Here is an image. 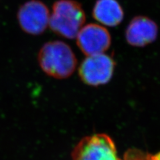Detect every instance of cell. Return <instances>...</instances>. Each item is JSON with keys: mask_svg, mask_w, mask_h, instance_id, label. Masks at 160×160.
<instances>
[{"mask_svg": "<svg viewBox=\"0 0 160 160\" xmlns=\"http://www.w3.org/2000/svg\"><path fill=\"white\" fill-rule=\"evenodd\" d=\"M38 60L45 73L58 79L71 76L78 64L72 48L67 43L58 40L45 43L39 49Z\"/></svg>", "mask_w": 160, "mask_h": 160, "instance_id": "cell-1", "label": "cell"}, {"mask_svg": "<svg viewBox=\"0 0 160 160\" xmlns=\"http://www.w3.org/2000/svg\"><path fill=\"white\" fill-rule=\"evenodd\" d=\"M86 19V13L78 2L58 0L52 6L49 26L58 36L72 39L76 38Z\"/></svg>", "mask_w": 160, "mask_h": 160, "instance_id": "cell-2", "label": "cell"}, {"mask_svg": "<svg viewBox=\"0 0 160 160\" xmlns=\"http://www.w3.org/2000/svg\"><path fill=\"white\" fill-rule=\"evenodd\" d=\"M72 160H120L113 139L104 133L85 137L74 148Z\"/></svg>", "mask_w": 160, "mask_h": 160, "instance_id": "cell-3", "label": "cell"}, {"mask_svg": "<svg viewBox=\"0 0 160 160\" xmlns=\"http://www.w3.org/2000/svg\"><path fill=\"white\" fill-rule=\"evenodd\" d=\"M116 62L104 53L87 56L78 69L82 81L89 86L97 87L108 83L113 75Z\"/></svg>", "mask_w": 160, "mask_h": 160, "instance_id": "cell-4", "label": "cell"}, {"mask_svg": "<svg viewBox=\"0 0 160 160\" xmlns=\"http://www.w3.org/2000/svg\"><path fill=\"white\" fill-rule=\"evenodd\" d=\"M17 18L23 32L38 36L43 33L49 26L50 13L42 2L30 0L19 8Z\"/></svg>", "mask_w": 160, "mask_h": 160, "instance_id": "cell-5", "label": "cell"}, {"mask_svg": "<svg viewBox=\"0 0 160 160\" xmlns=\"http://www.w3.org/2000/svg\"><path fill=\"white\" fill-rule=\"evenodd\" d=\"M76 38L79 49L86 56L104 53L112 43L108 30L96 23L83 26Z\"/></svg>", "mask_w": 160, "mask_h": 160, "instance_id": "cell-6", "label": "cell"}, {"mask_svg": "<svg viewBox=\"0 0 160 160\" xmlns=\"http://www.w3.org/2000/svg\"><path fill=\"white\" fill-rule=\"evenodd\" d=\"M158 33V26L153 20L145 16H137L128 24L126 39L132 46L144 47L154 42Z\"/></svg>", "mask_w": 160, "mask_h": 160, "instance_id": "cell-7", "label": "cell"}, {"mask_svg": "<svg viewBox=\"0 0 160 160\" xmlns=\"http://www.w3.org/2000/svg\"><path fill=\"white\" fill-rule=\"evenodd\" d=\"M92 14L98 22L109 27L117 26L124 16L123 10L117 0H98Z\"/></svg>", "mask_w": 160, "mask_h": 160, "instance_id": "cell-8", "label": "cell"}, {"mask_svg": "<svg viewBox=\"0 0 160 160\" xmlns=\"http://www.w3.org/2000/svg\"><path fill=\"white\" fill-rule=\"evenodd\" d=\"M148 160H160V152L153 156H149Z\"/></svg>", "mask_w": 160, "mask_h": 160, "instance_id": "cell-9", "label": "cell"}]
</instances>
